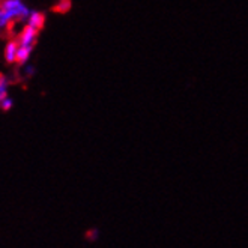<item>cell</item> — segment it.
I'll return each mask as SVG.
<instances>
[{
    "instance_id": "obj_1",
    "label": "cell",
    "mask_w": 248,
    "mask_h": 248,
    "mask_svg": "<svg viewBox=\"0 0 248 248\" xmlns=\"http://www.w3.org/2000/svg\"><path fill=\"white\" fill-rule=\"evenodd\" d=\"M32 8L26 0H2L0 2V33H11L29 17Z\"/></svg>"
},
{
    "instance_id": "obj_2",
    "label": "cell",
    "mask_w": 248,
    "mask_h": 248,
    "mask_svg": "<svg viewBox=\"0 0 248 248\" xmlns=\"http://www.w3.org/2000/svg\"><path fill=\"white\" fill-rule=\"evenodd\" d=\"M41 31L31 24L23 23L17 32V44H18V65H26L31 62L32 54L35 51L36 42L39 38Z\"/></svg>"
},
{
    "instance_id": "obj_3",
    "label": "cell",
    "mask_w": 248,
    "mask_h": 248,
    "mask_svg": "<svg viewBox=\"0 0 248 248\" xmlns=\"http://www.w3.org/2000/svg\"><path fill=\"white\" fill-rule=\"evenodd\" d=\"M3 59L8 65H18V44L16 38H9L3 47Z\"/></svg>"
},
{
    "instance_id": "obj_4",
    "label": "cell",
    "mask_w": 248,
    "mask_h": 248,
    "mask_svg": "<svg viewBox=\"0 0 248 248\" xmlns=\"http://www.w3.org/2000/svg\"><path fill=\"white\" fill-rule=\"evenodd\" d=\"M24 23L31 24V26H33V27L39 29V31H42L44 24H46V16H44V14H42L41 11L32 9V11H31V14H29V17L26 18V21H24Z\"/></svg>"
},
{
    "instance_id": "obj_5",
    "label": "cell",
    "mask_w": 248,
    "mask_h": 248,
    "mask_svg": "<svg viewBox=\"0 0 248 248\" xmlns=\"http://www.w3.org/2000/svg\"><path fill=\"white\" fill-rule=\"evenodd\" d=\"M9 91H11V81H9V78L5 77V76H0V104H2L6 98L11 96Z\"/></svg>"
},
{
    "instance_id": "obj_6",
    "label": "cell",
    "mask_w": 248,
    "mask_h": 248,
    "mask_svg": "<svg viewBox=\"0 0 248 248\" xmlns=\"http://www.w3.org/2000/svg\"><path fill=\"white\" fill-rule=\"evenodd\" d=\"M54 9L57 12H68L71 9V0H59Z\"/></svg>"
},
{
    "instance_id": "obj_7",
    "label": "cell",
    "mask_w": 248,
    "mask_h": 248,
    "mask_svg": "<svg viewBox=\"0 0 248 248\" xmlns=\"http://www.w3.org/2000/svg\"><path fill=\"white\" fill-rule=\"evenodd\" d=\"M23 72H24V76H27V77H32L33 74H35V68L32 66V63L29 62V63H26V65H23Z\"/></svg>"
},
{
    "instance_id": "obj_8",
    "label": "cell",
    "mask_w": 248,
    "mask_h": 248,
    "mask_svg": "<svg viewBox=\"0 0 248 248\" xmlns=\"http://www.w3.org/2000/svg\"><path fill=\"white\" fill-rule=\"evenodd\" d=\"M0 2H2V0H0Z\"/></svg>"
}]
</instances>
